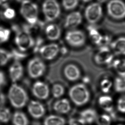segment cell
<instances>
[{
    "label": "cell",
    "mask_w": 125,
    "mask_h": 125,
    "mask_svg": "<svg viewBox=\"0 0 125 125\" xmlns=\"http://www.w3.org/2000/svg\"><path fill=\"white\" fill-rule=\"evenodd\" d=\"M8 97L12 106L16 108H23L28 101V96L25 90L15 83L10 86Z\"/></svg>",
    "instance_id": "1"
},
{
    "label": "cell",
    "mask_w": 125,
    "mask_h": 125,
    "mask_svg": "<svg viewBox=\"0 0 125 125\" xmlns=\"http://www.w3.org/2000/svg\"><path fill=\"white\" fill-rule=\"evenodd\" d=\"M70 98L75 105L80 106L89 101L90 94L86 85L79 83L72 86L68 92Z\"/></svg>",
    "instance_id": "2"
},
{
    "label": "cell",
    "mask_w": 125,
    "mask_h": 125,
    "mask_svg": "<svg viewBox=\"0 0 125 125\" xmlns=\"http://www.w3.org/2000/svg\"><path fill=\"white\" fill-rule=\"evenodd\" d=\"M20 12L29 24H34L39 21V9L37 5L30 0H23L22 1L21 6Z\"/></svg>",
    "instance_id": "3"
},
{
    "label": "cell",
    "mask_w": 125,
    "mask_h": 125,
    "mask_svg": "<svg viewBox=\"0 0 125 125\" xmlns=\"http://www.w3.org/2000/svg\"><path fill=\"white\" fill-rule=\"evenodd\" d=\"M15 33V42L19 51L25 52L33 47L35 40L31 33L20 27Z\"/></svg>",
    "instance_id": "4"
},
{
    "label": "cell",
    "mask_w": 125,
    "mask_h": 125,
    "mask_svg": "<svg viewBox=\"0 0 125 125\" xmlns=\"http://www.w3.org/2000/svg\"><path fill=\"white\" fill-rule=\"evenodd\" d=\"M42 10L46 20L51 22L56 20L61 12L60 7L56 0H45L42 5Z\"/></svg>",
    "instance_id": "5"
},
{
    "label": "cell",
    "mask_w": 125,
    "mask_h": 125,
    "mask_svg": "<svg viewBox=\"0 0 125 125\" xmlns=\"http://www.w3.org/2000/svg\"><path fill=\"white\" fill-rule=\"evenodd\" d=\"M27 72L32 79L40 78L44 74L46 70V65L44 62L39 57L31 59L27 66Z\"/></svg>",
    "instance_id": "6"
},
{
    "label": "cell",
    "mask_w": 125,
    "mask_h": 125,
    "mask_svg": "<svg viewBox=\"0 0 125 125\" xmlns=\"http://www.w3.org/2000/svg\"><path fill=\"white\" fill-rule=\"evenodd\" d=\"M108 15L115 19L125 17V3L121 0H111L107 5Z\"/></svg>",
    "instance_id": "7"
},
{
    "label": "cell",
    "mask_w": 125,
    "mask_h": 125,
    "mask_svg": "<svg viewBox=\"0 0 125 125\" xmlns=\"http://www.w3.org/2000/svg\"><path fill=\"white\" fill-rule=\"evenodd\" d=\"M65 39L67 43L72 47H80L85 44L86 36L82 31L72 29L66 33Z\"/></svg>",
    "instance_id": "8"
},
{
    "label": "cell",
    "mask_w": 125,
    "mask_h": 125,
    "mask_svg": "<svg viewBox=\"0 0 125 125\" xmlns=\"http://www.w3.org/2000/svg\"><path fill=\"white\" fill-rule=\"evenodd\" d=\"M103 15V10L100 3H94L88 5L84 11V16L89 24H94L99 21Z\"/></svg>",
    "instance_id": "9"
},
{
    "label": "cell",
    "mask_w": 125,
    "mask_h": 125,
    "mask_svg": "<svg viewBox=\"0 0 125 125\" xmlns=\"http://www.w3.org/2000/svg\"><path fill=\"white\" fill-rule=\"evenodd\" d=\"M113 53L108 47L102 46L95 55L94 61L99 65L109 64L113 59Z\"/></svg>",
    "instance_id": "10"
},
{
    "label": "cell",
    "mask_w": 125,
    "mask_h": 125,
    "mask_svg": "<svg viewBox=\"0 0 125 125\" xmlns=\"http://www.w3.org/2000/svg\"><path fill=\"white\" fill-rule=\"evenodd\" d=\"M59 51L60 48L58 44L51 43L43 45L39 52L43 59L46 60H51L56 57Z\"/></svg>",
    "instance_id": "11"
},
{
    "label": "cell",
    "mask_w": 125,
    "mask_h": 125,
    "mask_svg": "<svg viewBox=\"0 0 125 125\" xmlns=\"http://www.w3.org/2000/svg\"><path fill=\"white\" fill-rule=\"evenodd\" d=\"M32 91L33 95L38 99H47L50 94V89L46 83L43 82H36L32 85Z\"/></svg>",
    "instance_id": "12"
},
{
    "label": "cell",
    "mask_w": 125,
    "mask_h": 125,
    "mask_svg": "<svg viewBox=\"0 0 125 125\" xmlns=\"http://www.w3.org/2000/svg\"><path fill=\"white\" fill-rule=\"evenodd\" d=\"M27 109L30 115L35 119L40 118L45 113L44 105L38 101H31L28 105Z\"/></svg>",
    "instance_id": "13"
},
{
    "label": "cell",
    "mask_w": 125,
    "mask_h": 125,
    "mask_svg": "<svg viewBox=\"0 0 125 125\" xmlns=\"http://www.w3.org/2000/svg\"><path fill=\"white\" fill-rule=\"evenodd\" d=\"M9 76L12 81L15 83L21 79L24 74V68L19 61H15L9 70Z\"/></svg>",
    "instance_id": "14"
},
{
    "label": "cell",
    "mask_w": 125,
    "mask_h": 125,
    "mask_svg": "<svg viewBox=\"0 0 125 125\" xmlns=\"http://www.w3.org/2000/svg\"><path fill=\"white\" fill-rule=\"evenodd\" d=\"M82 15L79 12H73L69 14L65 20L64 27L67 29H74L81 24Z\"/></svg>",
    "instance_id": "15"
},
{
    "label": "cell",
    "mask_w": 125,
    "mask_h": 125,
    "mask_svg": "<svg viewBox=\"0 0 125 125\" xmlns=\"http://www.w3.org/2000/svg\"><path fill=\"white\" fill-rule=\"evenodd\" d=\"M64 74L68 80L75 82L80 79L81 72L77 66L75 64H70L66 65L64 68Z\"/></svg>",
    "instance_id": "16"
},
{
    "label": "cell",
    "mask_w": 125,
    "mask_h": 125,
    "mask_svg": "<svg viewBox=\"0 0 125 125\" xmlns=\"http://www.w3.org/2000/svg\"><path fill=\"white\" fill-rule=\"evenodd\" d=\"M45 33L47 39L51 41L57 40L61 35V30L57 24H50L46 27Z\"/></svg>",
    "instance_id": "17"
},
{
    "label": "cell",
    "mask_w": 125,
    "mask_h": 125,
    "mask_svg": "<svg viewBox=\"0 0 125 125\" xmlns=\"http://www.w3.org/2000/svg\"><path fill=\"white\" fill-rule=\"evenodd\" d=\"M98 103L103 110L112 114V116H115L113 112V101L111 96L108 95H103L100 96L98 99Z\"/></svg>",
    "instance_id": "18"
},
{
    "label": "cell",
    "mask_w": 125,
    "mask_h": 125,
    "mask_svg": "<svg viewBox=\"0 0 125 125\" xmlns=\"http://www.w3.org/2000/svg\"><path fill=\"white\" fill-rule=\"evenodd\" d=\"M53 108L58 113L65 114L68 113L71 109V105L69 100L65 99L58 100L54 103Z\"/></svg>",
    "instance_id": "19"
},
{
    "label": "cell",
    "mask_w": 125,
    "mask_h": 125,
    "mask_svg": "<svg viewBox=\"0 0 125 125\" xmlns=\"http://www.w3.org/2000/svg\"><path fill=\"white\" fill-rule=\"evenodd\" d=\"M97 117L96 111L92 108L85 109L80 114V118H81L85 124L93 123L96 120Z\"/></svg>",
    "instance_id": "20"
},
{
    "label": "cell",
    "mask_w": 125,
    "mask_h": 125,
    "mask_svg": "<svg viewBox=\"0 0 125 125\" xmlns=\"http://www.w3.org/2000/svg\"><path fill=\"white\" fill-rule=\"evenodd\" d=\"M111 48L116 55H125V37H120L112 42Z\"/></svg>",
    "instance_id": "21"
},
{
    "label": "cell",
    "mask_w": 125,
    "mask_h": 125,
    "mask_svg": "<svg viewBox=\"0 0 125 125\" xmlns=\"http://www.w3.org/2000/svg\"><path fill=\"white\" fill-rule=\"evenodd\" d=\"M88 29L89 36L92 42L96 45H101L103 39V36L93 24L89 26Z\"/></svg>",
    "instance_id": "22"
},
{
    "label": "cell",
    "mask_w": 125,
    "mask_h": 125,
    "mask_svg": "<svg viewBox=\"0 0 125 125\" xmlns=\"http://www.w3.org/2000/svg\"><path fill=\"white\" fill-rule=\"evenodd\" d=\"M12 120L14 125H28L29 123L26 115L21 111H16L14 113Z\"/></svg>",
    "instance_id": "23"
},
{
    "label": "cell",
    "mask_w": 125,
    "mask_h": 125,
    "mask_svg": "<svg viewBox=\"0 0 125 125\" xmlns=\"http://www.w3.org/2000/svg\"><path fill=\"white\" fill-rule=\"evenodd\" d=\"M65 119L58 115H50L45 119L44 122V125H65Z\"/></svg>",
    "instance_id": "24"
},
{
    "label": "cell",
    "mask_w": 125,
    "mask_h": 125,
    "mask_svg": "<svg viewBox=\"0 0 125 125\" xmlns=\"http://www.w3.org/2000/svg\"><path fill=\"white\" fill-rule=\"evenodd\" d=\"M112 66L120 76L125 77V59L115 60Z\"/></svg>",
    "instance_id": "25"
},
{
    "label": "cell",
    "mask_w": 125,
    "mask_h": 125,
    "mask_svg": "<svg viewBox=\"0 0 125 125\" xmlns=\"http://www.w3.org/2000/svg\"><path fill=\"white\" fill-rule=\"evenodd\" d=\"M12 117L11 112L9 108L6 107H0V122L7 123L9 122Z\"/></svg>",
    "instance_id": "26"
},
{
    "label": "cell",
    "mask_w": 125,
    "mask_h": 125,
    "mask_svg": "<svg viewBox=\"0 0 125 125\" xmlns=\"http://www.w3.org/2000/svg\"><path fill=\"white\" fill-rule=\"evenodd\" d=\"M12 59V55L10 51L0 48V66H4Z\"/></svg>",
    "instance_id": "27"
},
{
    "label": "cell",
    "mask_w": 125,
    "mask_h": 125,
    "mask_svg": "<svg viewBox=\"0 0 125 125\" xmlns=\"http://www.w3.org/2000/svg\"><path fill=\"white\" fill-rule=\"evenodd\" d=\"M114 87L117 92H125V77L120 76L116 78L114 83Z\"/></svg>",
    "instance_id": "28"
},
{
    "label": "cell",
    "mask_w": 125,
    "mask_h": 125,
    "mask_svg": "<svg viewBox=\"0 0 125 125\" xmlns=\"http://www.w3.org/2000/svg\"><path fill=\"white\" fill-rule=\"evenodd\" d=\"M51 92L54 98H59L64 94L65 89L62 84H56L52 86Z\"/></svg>",
    "instance_id": "29"
},
{
    "label": "cell",
    "mask_w": 125,
    "mask_h": 125,
    "mask_svg": "<svg viewBox=\"0 0 125 125\" xmlns=\"http://www.w3.org/2000/svg\"><path fill=\"white\" fill-rule=\"evenodd\" d=\"M11 35V31L9 29L0 27V44L8 41Z\"/></svg>",
    "instance_id": "30"
},
{
    "label": "cell",
    "mask_w": 125,
    "mask_h": 125,
    "mask_svg": "<svg viewBox=\"0 0 125 125\" xmlns=\"http://www.w3.org/2000/svg\"><path fill=\"white\" fill-rule=\"evenodd\" d=\"M10 52L12 55V59H13L15 61L20 62L21 60L25 59L27 56L25 52L14 48L12 49Z\"/></svg>",
    "instance_id": "31"
},
{
    "label": "cell",
    "mask_w": 125,
    "mask_h": 125,
    "mask_svg": "<svg viewBox=\"0 0 125 125\" xmlns=\"http://www.w3.org/2000/svg\"><path fill=\"white\" fill-rule=\"evenodd\" d=\"M79 3V0H62L63 7L66 10H71L74 9Z\"/></svg>",
    "instance_id": "32"
},
{
    "label": "cell",
    "mask_w": 125,
    "mask_h": 125,
    "mask_svg": "<svg viewBox=\"0 0 125 125\" xmlns=\"http://www.w3.org/2000/svg\"><path fill=\"white\" fill-rule=\"evenodd\" d=\"M112 86V82L108 79H104L100 82V89L105 94L108 93Z\"/></svg>",
    "instance_id": "33"
},
{
    "label": "cell",
    "mask_w": 125,
    "mask_h": 125,
    "mask_svg": "<svg viewBox=\"0 0 125 125\" xmlns=\"http://www.w3.org/2000/svg\"><path fill=\"white\" fill-rule=\"evenodd\" d=\"M96 121L98 125H110L111 118L109 115H102L98 116Z\"/></svg>",
    "instance_id": "34"
},
{
    "label": "cell",
    "mask_w": 125,
    "mask_h": 125,
    "mask_svg": "<svg viewBox=\"0 0 125 125\" xmlns=\"http://www.w3.org/2000/svg\"><path fill=\"white\" fill-rule=\"evenodd\" d=\"M16 15L15 10L10 7L5 8L3 12V18L7 20H12L15 17Z\"/></svg>",
    "instance_id": "35"
},
{
    "label": "cell",
    "mask_w": 125,
    "mask_h": 125,
    "mask_svg": "<svg viewBox=\"0 0 125 125\" xmlns=\"http://www.w3.org/2000/svg\"><path fill=\"white\" fill-rule=\"evenodd\" d=\"M117 108L119 111L125 113V96H123L118 100Z\"/></svg>",
    "instance_id": "36"
},
{
    "label": "cell",
    "mask_w": 125,
    "mask_h": 125,
    "mask_svg": "<svg viewBox=\"0 0 125 125\" xmlns=\"http://www.w3.org/2000/svg\"><path fill=\"white\" fill-rule=\"evenodd\" d=\"M7 80L5 73L2 71H0V91L3 87L6 85Z\"/></svg>",
    "instance_id": "37"
},
{
    "label": "cell",
    "mask_w": 125,
    "mask_h": 125,
    "mask_svg": "<svg viewBox=\"0 0 125 125\" xmlns=\"http://www.w3.org/2000/svg\"><path fill=\"white\" fill-rule=\"evenodd\" d=\"M85 123L81 118H72L69 121V125H85Z\"/></svg>",
    "instance_id": "38"
},
{
    "label": "cell",
    "mask_w": 125,
    "mask_h": 125,
    "mask_svg": "<svg viewBox=\"0 0 125 125\" xmlns=\"http://www.w3.org/2000/svg\"><path fill=\"white\" fill-rule=\"evenodd\" d=\"M6 101V96L1 91H0V106L3 105Z\"/></svg>",
    "instance_id": "39"
},
{
    "label": "cell",
    "mask_w": 125,
    "mask_h": 125,
    "mask_svg": "<svg viewBox=\"0 0 125 125\" xmlns=\"http://www.w3.org/2000/svg\"><path fill=\"white\" fill-rule=\"evenodd\" d=\"M11 0H0V5H4Z\"/></svg>",
    "instance_id": "40"
},
{
    "label": "cell",
    "mask_w": 125,
    "mask_h": 125,
    "mask_svg": "<svg viewBox=\"0 0 125 125\" xmlns=\"http://www.w3.org/2000/svg\"><path fill=\"white\" fill-rule=\"evenodd\" d=\"M32 125H42V124L39 122L37 121H34L32 122Z\"/></svg>",
    "instance_id": "41"
},
{
    "label": "cell",
    "mask_w": 125,
    "mask_h": 125,
    "mask_svg": "<svg viewBox=\"0 0 125 125\" xmlns=\"http://www.w3.org/2000/svg\"><path fill=\"white\" fill-rule=\"evenodd\" d=\"M97 0L100 3H104L105 2L107 1L108 0Z\"/></svg>",
    "instance_id": "42"
},
{
    "label": "cell",
    "mask_w": 125,
    "mask_h": 125,
    "mask_svg": "<svg viewBox=\"0 0 125 125\" xmlns=\"http://www.w3.org/2000/svg\"><path fill=\"white\" fill-rule=\"evenodd\" d=\"M81 0L84 3H88L89 2L91 1L92 0Z\"/></svg>",
    "instance_id": "43"
}]
</instances>
